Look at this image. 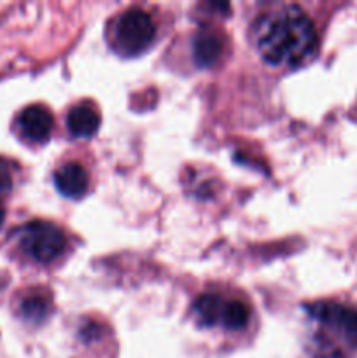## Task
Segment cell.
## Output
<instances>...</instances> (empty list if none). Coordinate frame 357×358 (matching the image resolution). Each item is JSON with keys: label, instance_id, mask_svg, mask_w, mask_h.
Segmentation results:
<instances>
[{"label": "cell", "instance_id": "cell-4", "mask_svg": "<svg viewBox=\"0 0 357 358\" xmlns=\"http://www.w3.org/2000/svg\"><path fill=\"white\" fill-rule=\"evenodd\" d=\"M20 247L28 257L48 264L63 254L66 247V236L55 224L35 220L20 231Z\"/></svg>", "mask_w": 357, "mask_h": 358}, {"label": "cell", "instance_id": "cell-7", "mask_svg": "<svg viewBox=\"0 0 357 358\" xmlns=\"http://www.w3.org/2000/svg\"><path fill=\"white\" fill-rule=\"evenodd\" d=\"M224 52V42L217 31L202 30L196 34L192 41V56L195 62L203 69L214 66L220 59Z\"/></svg>", "mask_w": 357, "mask_h": 358}, {"label": "cell", "instance_id": "cell-2", "mask_svg": "<svg viewBox=\"0 0 357 358\" xmlns=\"http://www.w3.org/2000/svg\"><path fill=\"white\" fill-rule=\"evenodd\" d=\"M308 313L321 327L317 346L322 358H343L338 345L357 350V310L336 303H317L308 306Z\"/></svg>", "mask_w": 357, "mask_h": 358}, {"label": "cell", "instance_id": "cell-8", "mask_svg": "<svg viewBox=\"0 0 357 358\" xmlns=\"http://www.w3.org/2000/svg\"><path fill=\"white\" fill-rule=\"evenodd\" d=\"M66 126L77 138H91L100 128V112L91 103H79L66 115Z\"/></svg>", "mask_w": 357, "mask_h": 358}, {"label": "cell", "instance_id": "cell-5", "mask_svg": "<svg viewBox=\"0 0 357 358\" xmlns=\"http://www.w3.org/2000/svg\"><path fill=\"white\" fill-rule=\"evenodd\" d=\"M18 129L30 142H46L52 131V115L44 105H30L18 115Z\"/></svg>", "mask_w": 357, "mask_h": 358}, {"label": "cell", "instance_id": "cell-3", "mask_svg": "<svg viewBox=\"0 0 357 358\" xmlns=\"http://www.w3.org/2000/svg\"><path fill=\"white\" fill-rule=\"evenodd\" d=\"M156 37L153 17L140 9H130L115 20L112 27V45L121 56L142 55Z\"/></svg>", "mask_w": 357, "mask_h": 358}, {"label": "cell", "instance_id": "cell-6", "mask_svg": "<svg viewBox=\"0 0 357 358\" xmlns=\"http://www.w3.org/2000/svg\"><path fill=\"white\" fill-rule=\"evenodd\" d=\"M55 185L65 198L77 199L86 194L90 177L79 163H66L56 170Z\"/></svg>", "mask_w": 357, "mask_h": 358}, {"label": "cell", "instance_id": "cell-10", "mask_svg": "<svg viewBox=\"0 0 357 358\" xmlns=\"http://www.w3.org/2000/svg\"><path fill=\"white\" fill-rule=\"evenodd\" d=\"M248 317H251V311H248L247 304H244L241 301H226L220 325L230 331H240L248 324Z\"/></svg>", "mask_w": 357, "mask_h": 358}, {"label": "cell", "instance_id": "cell-9", "mask_svg": "<svg viewBox=\"0 0 357 358\" xmlns=\"http://www.w3.org/2000/svg\"><path fill=\"white\" fill-rule=\"evenodd\" d=\"M224 306H226V299L216 296V294H205V296L196 299L192 313L200 324L214 327V325H220V322H223Z\"/></svg>", "mask_w": 357, "mask_h": 358}, {"label": "cell", "instance_id": "cell-13", "mask_svg": "<svg viewBox=\"0 0 357 358\" xmlns=\"http://www.w3.org/2000/svg\"><path fill=\"white\" fill-rule=\"evenodd\" d=\"M4 219H6V210H4V205H2V203H0V229H2Z\"/></svg>", "mask_w": 357, "mask_h": 358}, {"label": "cell", "instance_id": "cell-12", "mask_svg": "<svg viewBox=\"0 0 357 358\" xmlns=\"http://www.w3.org/2000/svg\"><path fill=\"white\" fill-rule=\"evenodd\" d=\"M13 187V171H10L9 161L0 157V194L9 192Z\"/></svg>", "mask_w": 357, "mask_h": 358}, {"label": "cell", "instance_id": "cell-11", "mask_svg": "<svg viewBox=\"0 0 357 358\" xmlns=\"http://www.w3.org/2000/svg\"><path fill=\"white\" fill-rule=\"evenodd\" d=\"M49 313V304L44 297H28L21 303V315L28 322H42Z\"/></svg>", "mask_w": 357, "mask_h": 358}, {"label": "cell", "instance_id": "cell-1", "mask_svg": "<svg viewBox=\"0 0 357 358\" xmlns=\"http://www.w3.org/2000/svg\"><path fill=\"white\" fill-rule=\"evenodd\" d=\"M254 42L270 65L298 66L317 49V31L301 7L284 6L259 17L254 24Z\"/></svg>", "mask_w": 357, "mask_h": 358}]
</instances>
